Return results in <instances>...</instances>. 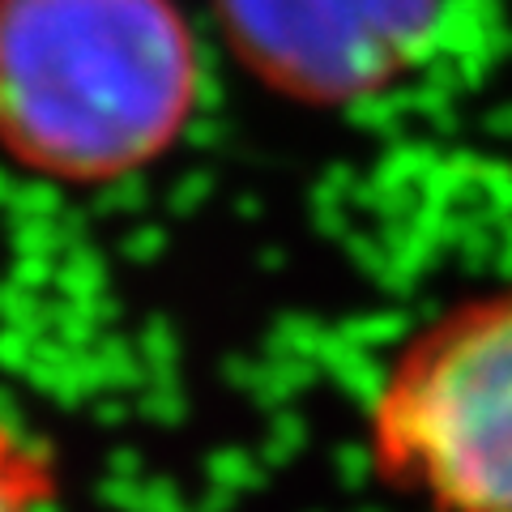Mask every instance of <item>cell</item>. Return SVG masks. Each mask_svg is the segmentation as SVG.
Instances as JSON below:
<instances>
[{
    "label": "cell",
    "instance_id": "1",
    "mask_svg": "<svg viewBox=\"0 0 512 512\" xmlns=\"http://www.w3.org/2000/svg\"><path fill=\"white\" fill-rule=\"evenodd\" d=\"M197 86L167 0H0V141L35 171L107 180L150 163Z\"/></svg>",
    "mask_w": 512,
    "mask_h": 512
},
{
    "label": "cell",
    "instance_id": "2",
    "mask_svg": "<svg viewBox=\"0 0 512 512\" xmlns=\"http://www.w3.org/2000/svg\"><path fill=\"white\" fill-rule=\"evenodd\" d=\"M376 478L427 512H512V282L453 303L384 367Z\"/></svg>",
    "mask_w": 512,
    "mask_h": 512
},
{
    "label": "cell",
    "instance_id": "3",
    "mask_svg": "<svg viewBox=\"0 0 512 512\" xmlns=\"http://www.w3.org/2000/svg\"><path fill=\"white\" fill-rule=\"evenodd\" d=\"M265 64L299 86L384 82L427 39L436 0H231Z\"/></svg>",
    "mask_w": 512,
    "mask_h": 512
},
{
    "label": "cell",
    "instance_id": "4",
    "mask_svg": "<svg viewBox=\"0 0 512 512\" xmlns=\"http://www.w3.org/2000/svg\"><path fill=\"white\" fill-rule=\"evenodd\" d=\"M56 500V466L47 448L0 414V512H43Z\"/></svg>",
    "mask_w": 512,
    "mask_h": 512
}]
</instances>
